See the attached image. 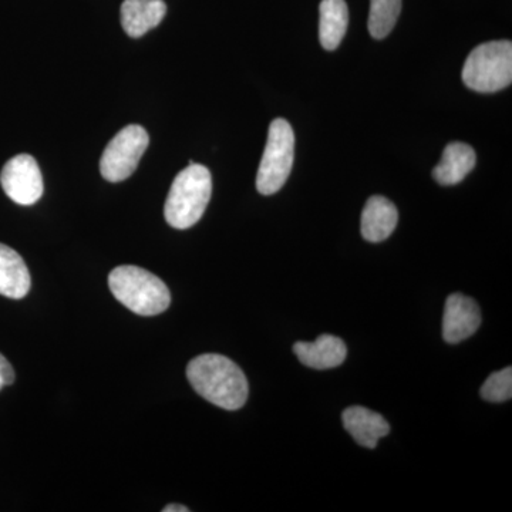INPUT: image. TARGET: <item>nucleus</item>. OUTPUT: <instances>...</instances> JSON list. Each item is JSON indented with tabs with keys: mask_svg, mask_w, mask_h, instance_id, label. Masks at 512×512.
Returning a JSON list of instances; mask_svg holds the SVG:
<instances>
[{
	"mask_svg": "<svg viewBox=\"0 0 512 512\" xmlns=\"http://www.w3.org/2000/svg\"><path fill=\"white\" fill-rule=\"evenodd\" d=\"M188 382L207 402L224 410H238L247 403V377L237 363L221 355L194 357L187 366Z\"/></svg>",
	"mask_w": 512,
	"mask_h": 512,
	"instance_id": "1",
	"label": "nucleus"
},
{
	"mask_svg": "<svg viewBox=\"0 0 512 512\" xmlns=\"http://www.w3.org/2000/svg\"><path fill=\"white\" fill-rule=\"evenodd\" d=\"M212 178L204 165L190 161L175 177L165 201V221L175 229H188L197 224L210 204Z\"/></svg>",
	"mask_w": 512,
	"mask_h": 512,
	"instance_id": "2",
	"label": "nucleus"
},
{
	"mask_svg": "<svg viewBox=\"0 0 512 512\" xmlns=\"http://www.w3.org/2000/svg\"><path fill=\"white\" fill-rule=\"evenodd\" d=\"M114 298L140 316H156L167 311L171 293L158 276L133 265L117 266L109 275Z\"/></svg>",
	"mask_w": 512,
	"mask_h": 512,
	"instance_id": "3",
	"label": "nucleus"
},
{
	"mask_svg": "<svg viewBox=\"0 0 512 512\" xmlns=\"http://www.w3.org/2000/svg\"><path fill=\"white\" fill-rule=\"evenodd\" d=\"M463 82L478 93H495L512 82V43L495 40L483 43L468 55L463 67Z\"/></svg>",
	"mask_w": 512,
	"mask_h": 512,
	"instance_id": "4",
	"label": "nucleus"
},
{
	"mask_svg": "<svg viewBox=\"0 0 512 512\" xmlns=\"http://www.w3.org/2000/svg\"><path fill=\"white\" fill-rule=\"evenodd\" d=\"M295 154V134L291 124L284 119L272 121L268 140L258 175L256 188L262 195H272L284 187L293 167Z\"/></svg>",
	"mask_w": 512,
	"mask_h": 512,
	"instance_id": "5",
	"label": "nucleus"
},
{
	"mask_svg": "<svg viewBox=\"0 0 512 512\" xmlns=\"http://www.w3.org/2000/svg\"><path fill=\"white\" fill-rule=\"evenodd\" d=\"M150 137L137 124L124 127L110 141L100 160V171L109 183L127 180L137 170L141 157L146 153Z\"/></svg>",
	"mask_w": 512,
	"mask_h": 512,
	"instance_id": "6",
	"label": "nucleus"
},
{
	"mask_svg": "<svg viewBox=\"0 0 512 512\" xmlns=\"http://www.w3.org/2000/svg\"><path fill=\"white\" fill-rule=\"evenodd\" d=\"M0 184L10 200L19 205L36 204L45 190L39 164L29 154L10 158L0 174Z\"/></svg>",
	"mask_w": 512,
	"mask_h": 512,
	"instance_id": "7",
	"label": "nucleus"
},
{
	"mask_svg": "<svg viewBox=\"0 0 512 512\" xmlns=\"http://www.w3.org/2000/svg\"><path fill=\"white\" fill-rule=\"evenodd\" d=\"M481 325V311L474 299L461 293L448 296L443 316V338L456 345L473 336Z\"/></svg>",
	"mask_w": 512,
	"mask_h": 512,
	"instance_id": "8",
	"label": "nucleus"
},
{
	"mask_svg": "<svg viewBox=\"0 0 512 512\" xmlns=\"http://www.w3.org/2000/svg\"><path fill=\"white\" fill-rule=\"evenodd\" d=\"M293 353L302 365L315 370L335 369L345 362L348 348L342 339L332 335L319 336L315 342H298Z\"/></svg>",
	"mask_w": 512,
	"mask_h": 512,
	"instance_id": "9",
	"label": "nucleus"
},
{
	"mask_svg": "<svg viewBox=\"0 0 512 512\" xmlns=\"http://www.w3.org/2000/svg\"><path fill=\"white\" fill-rule=\"evenodd\" d=\"M343 426L360 446L375 448L380 439L390 433L383 416L362 406L348 407L342 414Z\"/></svg>",
	"mask_w": 512,
	"mask_h": 512,
	"instance_id": "10",
	"label": "nucleus"
},
{
	"mask_svg": "<svg viewBox=\"0 0 512 512\" xmlns=\"http://www.w3.org/2000/svg\"><path fill=\"white\" fill-rule=\"evenodd\" d=\"M399 222L396 205L382 195L367 200L362 212V235L366 241L382 242L393 234Z\"/></svg>",
	"mask_w": 512,
	"mask_h": 512,
	"instance_id": "11",
	"label": "nucleus"
},
{
	"mask_svg": "<svg viewBox=\"0 0 512 512\" xmlns=\"http://www.w3.org/2000/svg\"><path fill=\"white\" fill-rule=\"evenodd\" d=\"M167 13L164 0H124L121 5V25L128 36L141 37L157 28Z\"/></svg>",
	"mask_w": 512,
	"mask_h": 512,
	"instance_id": "12",
	"label": "nucleus"
},
{
	"mask_svg": "<svg viewBox=\"0 0 512 512\" xmlns=\"http://www.w3.org/2000/svg\"><path fill=\"white\" fill-rule=\"evenodd\" d=\"M30 274L22 256L0 244V295L9 299H23L30 291Z\"/></svg>",
	"mask_w": 512,
	"mask_h": 512,
	"instance_id": "13",
	"label": "nucleus"
},
{
	"mask_svg": "<svg viewBox=\"0 0 512 512\" xmlns=\"http://www.w3.org/2000/svg\"><path fill=\"white\" fill-rule=\"evenodd\" d=\"M476 151L466 143H450L441 161L433 170V177L441 185L461 183L476 167Z\"/></svg>",
	"mask_w": 512,
	"mask_h": 512,
	"instance_id": "14",
	"label": "nucleus"
},
{
	"mask_svg": "<svg viewBox=\"0 0 512 512\" xmlns=\"http://www.w3.org/2000/svg\"><path fill=\"white\" fill-rule=\"evenodd\" d=\"M319 13L320 45L326 50H336L348 30V5L345 0H322Z\"/></svg>",
	"mask_w": 512,
	"mask_h": 512,
	"instance_id": "15",
	"label": "nucleus"
},
{
	"mask_svg": "<svg viewBox=\"0 0 512 512\" xmlns=\"http://www.w3.org/2000/svg\"><path fill=\"white\" fill-rule=\"evenodd\" d=\"M402 12V0H370L369 32L382 40L392 32Z\"/></svg>",
	"mask_w": 512,
	"mask_h": 512,
	"instance_id": "16",
	"label": "nucleus"
},
{
	"mask_svg": "<svg viewBox=\"0 0 512 512\" xmlns=\"http://www.w3.org/2000/svg\"><path fill=\"white\" fill-rule=\"evenodd\" d=\"M485 402L503 403L512 397V367H505L485 380L480 390Z\"/></svg>",
	"mask_w": 512,
	"mask_h": 512,
	"instance_id": "17",
	"label": "nucleus"
},
{
	"mask_svg": "<svg viewBox=\"0 0 512 512\" xmlns=\"http://www.w3.org/2000/svg\"><path fill=\"white\" fill-rule=\"evenodd\" d=\"M15 379V370H13L8 359L0 353V390L5 386L15 383Z\"/></svg>",
	"mask_w": 512,
	"mask_h": 512,
	"instance_id": "18",
	"label": "nucleus"
},
{
	"mask_svg": "<svg viewBox=\"0 0 512 512\" xmlns=\"http://www.w3.org/2000/svg\"><path fill=\"white\" fill-rule=\"evenodd\" d=\"M164 512H190V508L184 507V505L170 504L164 508Z\"/></svg>",
	"mask_w": 512,
	"mask_h": 512,
	"instance_id": "19",
	"label": "nucleus"
}]
</instances>
